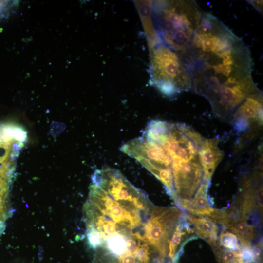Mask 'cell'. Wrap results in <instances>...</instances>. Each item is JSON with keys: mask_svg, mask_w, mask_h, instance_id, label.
Returning <instances> with one entry per match:
<instances>
[{"mask_svg": "<svg viewBox=\"0 0 263 263\" xmlns=\"http://www.w3.org/2000/svg\"><path fill=\"white\" fill-rule=\"evenodd\" d=\"M192 88L209 102L213 114L228 119L258 88L252 77L248 46L217 17L203 12L186 51Z\"/></svg>", "mask_w": 263, "mask_h": 263, "instance_id": "1", "label": "cell"}, {"mask_svg": "<svg viewBox=\"0 0 263 263\" xmlns=\"http://www.w3.org/2000/svg\"><path fill=\"white\" fill-rule=\"evenodd\" d=\"M85 205L87 228L103 239L113 235L129 238L148 223L153 207L143 193L118 170L106 167L92 176Z\"/></svg>", "mask_w": 263, "mask_h": 263, "instance_id": "2", "label": "cell"}, {"mask_svg": "<svg viewBox=\"0 0 263 263\" xmlns=\"http://www.w3.org/2000/svg\"><path fill=\"white\" fill-rule=\"evenodd\" d=\"M203 12L194 0L155 2L154 18L162 43L177 52H186L200 23Z\"/></svg>", "mask_w": 263, "mask_h": 263, "instance_id": "3", "label": "cell"}, {"mask_svg": "<svg viewBox=\"0 0 263 263\" xmlns=\"http://www.w3.org/2000/svg\"><path fill=\"white\" fill-rule=\"evenodd\" d=\"M150 81L164 95L172 97L192 88V77L186 53L163 43L155 45L150 55Z\"/></svg>", "mask_w": 263, "mask_h": 263, "instance_id": "4", "label": "cell"}, {"mask_svg": "<svg viewBox=\"0 0 263 263\" xmlns=\"http://www.w3.org/2000/svg\"><path fill=\"white\" fill-rule=\"evenodd\" d=\"M246 121L252 129L261 130L263 125V95L261 91L248 97L236 108L230 118Z\"/></svg>", "mask_w": 263, "mask_h": 263, "instance_id": "5", "label": "cell"}, {"mask_svg": "<svg viewBox=\"0 0 263 263\" xmlns=\"http://www.w3.org/2000/svg\"><path fill=\"white\" fill-rule=\"evenodd\" d=\"M218 139H205L199 155L203 171V181L209 183L213 173L223 158V152L218 147Z\"/></svg>", "mask_w": 263, "mask_h": 263, "instance_id": "6", "label": "cell"}, {"mask_svg": "<svg viewBox=\"0 0 263 263\" xmlns=\"http://www.w3.org/2000/svg\"><path fill=\"white\" fill-rule=\"evenodd\" d=\"M209 184V183L203 181L193 199H178L175 201L192 214L209 218L214 209L210 206L207 195Z\"/></svg>", "mask_w": 263, "mask_h": 263, "instance_id": "7", "label": "cell"}, {"mask_svg": "<svg viewBox=\"0 0 263 263\" xmlns=\"http://www.w3.org/2000/svg\"><path fill=\"white\" fill-rule=\"evenodd\" d=\"M225 227L230 229L236 234L242 247L250 246L256 235L255 226L250 225L241 215L230 219Z\"/></svg>", "mask_w": 263, "mask_h": 263, "instance_id": "8", "label": "cell"}, {"mask_svg": "<svg viewBox=\"0 0 263 263\" xmlns=\"http://www.w3.org/2000/svg\"><path fill=\"white\" fill-rule=\"evenodd\" d=\"M194 225L195 231L210 245L216 246L218 228L215 222L205 217H186Z\"/></svg>", "mask_w": 263, "mask_h": 263, "instance_id": "9", "label": "cell"}, {"mask_svg": "<svg viewBox=\"0 0 263 263\" xmlns=\"http://www.w3.org/2000/svg\"><path fill=\"white\" fill-rule=\"evenodd\" d=\"M192 233L193 231L187 224L181 222L178 224L173 232L169 245L168 256L172 260L175 259L176 250L180 245L184 235L186 232Z\"/></svg>", "mask_w": 263, "mask_h": 263, "instance_id": "10", "label": "cell"}, {"mask_svg": "<svg viewBox=\"0 0 263 263\" xmlns=\"http://www.w3.org/2000/svg\"><path fill=\"white\" fill-rule=\"evenodd\" d=\"M215 254L218 263H243L240 251L216 248Z\"/></svg>", "mask_w": 263, "mask_h": 263, "instance_id": "11", "label": "cell"}, {"mask_svg": "<svg viewBox=\"0 0 263 263\" xmlns=\"http://www.w3.org/2000/svg\"><path fill=\"white\" fill-rule=\"evenodd\" d=\"M218 240L220 245L227 249L235 251H239L241 249L237 236L231 232L225 231L221 233Z\"/></svg>", "mask_w": 263, "mask_h": 263, "instance_id": "12", "label": "cell"}, {"mask_svg": "<svg viewBox=\"0 0 263 263\" xmlns=\"http://www.w3.org/2000/svg\"><path fill=\"white\" fill-rule=\"evenodd\" d=\"M87 236L89 245L93 249H96L103 244V241L99 232L96 230L87 228Z\"/></svg>", "mask_w": 263, "mask_h": 263, "instance_id": "13", "label": "cell"}, {"mask_svg": "<svg viewBox=\"0 0 263 263\" xmlns=\"http://www.w3.org/2000/svg\"><path fill=\"white\" fill-rule=\"evenodd\" d=\"M12 141L0 142V164L7 160L11 150Z\"/></svg>", "mask_w": 263, "mask_h": 263, "instance_id": "14", "label": "cell"}, {"mask_svg": "<svg viewBox=\"0 0 263 263\" xmlns=\"http://www.w3.org/2000/svg\"></svg>", "mask_w": 263, "mask_h": 263, "instance_id": "15", "label": "cell"}, {"mask_svg": "<svg viewBox=\"0 0 263 263\" xmlns=\"http://www.w3.org/2000/svg\"></svg>", "mask_w": 263, "mask_h": 263, "instance_id": "16", "label": "cell"}]
</instances>
